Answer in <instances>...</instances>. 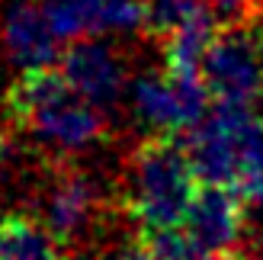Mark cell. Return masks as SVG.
Listing matches in <instances>:
<instances>
[{
    "label": "cell",
    "instance_id": "cell-1",
    "mask_svg": "<svg viewBox=\"0 0 263 260\" xmlns=\"http://www.w3.org/2000/svg\"><path fill=\"white\" fill-rule=\"evenodd\" d=\"M7 113L20 132L51 151H81L103 138L100 106L84 100L61 68H26L7 90Z\"/></svg>",
    "mask_w": 263,
    "mask_h": 260
},
{
    "label": "cell",
    "instance_id": "cell-2",
    "mask_svg": "<svg viewBox=\"0 0 263 260\" xmlns=\"http://www.w3.org/2000/svg\"><path fill=\"white\" fill-rule=\"evenodd\" d=\"M199 183L186 141H177V135H151L128 158L125 209L141 228L186 225Z\"/></svg>",
    "mask_w": 263,
    "mask_h": 260
},
{
    "label": "cell",
    "instance_id": "cell-3",
    "mask_svg": "<svg viewBox=\"0 0 263 260\" xmlns=\"http://www.w3.org/2000/svg\"><path fill=\"white\" fill-rule=\"evenodd\" d=\"M186 151L202 183L234 187L263 171V116L251 106L218 103L215 113L190 128Z\"/></svg>",
    "mask_w": 263,
    "mask_h": 260
},
{
    "label": "cell",
    "instance_id": "cell-4",
    "mask_svg": "<svg viewBox=\"0 0 263 260\" xmlns=\"http://www.w3.org/2000/svg\"><path fill=\"white\" fill-rule=\"evenodd\" d=\"M209 103L212 94L202 81V71L141 74L132 84V113L157 135H180L196 128L209 116Z\"/></svg>",
    "mask_w": 263,
    "mask_h": 260
},
{
    "label": "cell",
    "instance_id": "cell-5",
    "mask_svg": "<svg viewBox=\"0 0 263 260\" xmlns=\"http://www.w3.org/2000/svg\"><path fill=\"white\" fill-rule=\"evenodd\" d=\"M199 71L215 103L251 106L263 97V35L254 26H231L215 35Z\"/></svg>",
    "mask_w": 263,
    "mask_h": 260
},
{
    "label": "cell",
    "instance_id": "cell-6",
    "mask_svg": "<svg viewBox=\"0 0 263 260\" xmlns=\"http://www.w3.org/2000/svg\"><path fill=\"white\" fill-rule=\"evenodd\" d=\"M61 71L77 94L100 109L112 106L122 97V84H125L122 55L103 39H90V35L74 39L71 48L61 55Z\"/></svg>",
    "mask_w": 263,
    "mask_h": 260
},
{
    "label": "cell",
    "instance_id": "cell-7",
    "mask_svg": "<svg viewBox=\"0 0 263 260\" xmlns=\"http://www.w3.org/2000/svg\"><path fill=\"white\" fill-rule=\"evenodd\" d=\"M39 218L48 225V231L58 238L61 248L77 244L97 218L93 183L81 171L58 167L48 180V190H45V199H42V215Z\"/></svg>",
    "mask_w": 263,
    "mask_h": 260
},
{
    "label": "cell",
    "instance_id": "cell-8",
    "mask_svg": "<svg viewBox=\"0 0 263 260\" xmlns=\"http://www.w3.org/2000/svg\"><path fill=\"white\" fill-rule=\"evenodd\" d=\"M244 196L234 187L202 183L193 199L186 231L205 254H231L244 231Z\"/></svg>",
    "mask_w": 263,
    "mask_h": 260
},
{
    "label": "cell",
    "instance_id": "cell-9",
    "mask_svg": "<svg viewBox=\"0 0 263 260\" xmlns=\"http://www.w3.org/2000/svg\"><path fill=\"white\" fill-rule=\"evenodd\" d=\"M61 35L55 32L48 13L35 0H10L4 10V45L13 64L45 68L58 58Z\"/></svg>",
    "mask_w": 263,
    "mask_h": 260
},
{
    "label": "cell",
    "instance_id": "cell-10",
    "mask_svg": "<svg viewBox=\"0 0 263 260\" xmlns=\"http://www.w3.org/2000/svg\"><path fill=\"white\" fill-rule=\"evenodd\" d=\"M0 260H68V251L42 218L7 212L0 218Z\"/></svg>",
    "mask_w": 263,
    "mask_h": 260
},
{
    "label": "cell",
    "instance_id": "cell-11",
    "mask_svg": "<svg viewBox=\"0 0 263 260\" xmlns=\"http://www.w3.org/2000/svg\"><path fill=\"white\" fill-rule=\"evenodd\" d=\"M215 29H218L215 13L209 4H202L183 26H177L167 39H161L164 42V71H183V74L199 71L209 45L218 35Z\"/></svg>",
    "mask_w": 263,
    "mask_h": 260
},
{
    "label": "cell",
    "instance_id": "cell-12",
    "mask_svg": "<svg viewBox=\"0 0 263 260\" xmlns=\"http://www.w3.org/2000/svg\"><path fill=\"white\" fill-rule=\"evenodd\" d=\"M42 7L61 39L103 32V0H42Z\"/></svg>",
    "mask_w": 263,
    "mask_h": 260
},
{
    "label": "cell",
    "instance_id": "cell-13",
    "mask_svg": "<svg viewBox=\"0 0 263 260\" xmlns=\"http://www.w3.org/2000/svg\"><path fill=\"white\" fill-rule=\"evenodd\" d=\"M138 244L154 260H205L209 257L199 248V241L186 231V225H177V228H141L138 231Z\"/></svg>",
    "mask_w": 263,
    "mask_h": 260
},
{
    "label": "cell",
    "instance_id": "cell-14",
    "mask_svg": "<svg viewBox=\"0 0 263 260\" xmlns=\"http://www.w3.org/2000/svg\"><path fill=\"white\" fill-rule=\"evenodd\" d=\"M212 7L218 26H251L260 13H263V0H205Z\"/></svg>",
    "mask_w": 263,
    "mask_h": 260
},
{
    "label": "cell",
    "instance_id": "cell-15",
    "mask_svg": "<svg viewBox=\"0 0 263 260\" xmlns=\"http://www.w3.org/2000/svg\"><path fill=\"white\" fill-rule=\"evenodd\" d=\"M238 193H241L247 202H254V206H260V209H263V171H257L254 177H247L244 183L238 187Z\"/></svg>",
    "mask_w": 263,
    "mask_h": 260
},
{
    "label": "cell",
    "instance_id": "cell-16",
    "mask_svg": "<svg viewBox=\"0 0 263 260\" xmlns=\"http://www.w3.org/2000/svg\"><path fill=\"white\" fill-rule=\"evenodd\" d=\"M116 260H154V257H151V254H148V251H144L141 244L135 241V244H128V248H125L119 257H116Z\"/></svg>",
    "mask_w": 263,
    "mask_h": 260
},
{
    "label": "cell",
    "instance_id": "cell-17",
    "mask_svg": "<svg viewBox=\"0 0 263 260\" xmlns=\"http://www.w3.org/2000/svg\"><path fill=\"white\" fill-rule=\"evenodd\" d=\"M205 260H231V254H209Z\"/></svg>",
    "mask_w": 263,
    "mask_h": 260
},
{
    "label": "cell",
    "instance_id": "cell-18",
    "mask_svg": "<svg viewBox=\"0 0 263 260\" xmlns=\"http://www.w3.org/2000/svg\"><path fill=\"white\" fill-rule=\"evenodd\" d=\"M231 260H247V257H241V254H231Z\"/></svg>",
    "mask_w": 263,
    "mask_h": 260
}]
</instances>
